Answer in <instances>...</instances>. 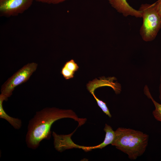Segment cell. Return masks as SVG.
Masks as SVG:
<instances>
[{
  "mask_svg": "<svg viewBox=\"0 0 161 161\" xmlns=\"http://www.w3.org/2000/svg\"><path fill=\"white\" fill-rule=\"evenodd\" d=\"M38 64L34 62L28 63L19 69L12 76L9 78L2 85L0 95L7 100L10 97L15 88L17 86L27 81L35 71Z\"/></svg>",
  "mask_w": 161,
  "mask_h": 161,
  "instance_id": "obj_4",
  "label": "cell"
},
{
  "mask_svg": "<svg viewBox=\"0 0 161 161\" xmlns=\"http://www.w3.org/2000/svg\"><path fill=\"white\" fill-rule=\"evenodd\" d=\"M95 99L98 106L102 109L103 112L109 117H112L109 109H108L106 103L102 100H100L95 95L94 93L92 94Z\"/></svg>",
  "mask_w": 161,
  "mask_h": 161,
  "instance_id": "obj_12",
  "label": "cell"
},
{
  "mask_svg": "<svg viewBox=\"0 0 161 161\" xmlns=\"http://www.w3.org/2000/svg\"><path fill=\"white\" fill-rule=\"evenodd\" d=\"M148 138V134L140 131L119 127L115 131L111 145L126 154L130 160H135L145 151Z\"/></svg>",
  "mask_w": 161,
  "mask_h": 161,
  "instance_id": "obj_2",
  "label": "cell"
},
{
  "mask_svg": "<svg viewBox=\"0 0 161 161\" xmlns=\"http://www.w3.org/2000/svg\"><path fill=\"white\" fill-rule=\"evenodd\" d=\"M109 4L118 12L127 17L131 16L136 18H142V13L130 6L127 0H108Z\"/></svg>",
  "mask_w": 161,
  "mask_h": 161,
  "instance_id": "obj_7",
  "label": "cell"
},
{
  "mask_svg": "<svg viewBox=\"0 0 161 161\" xmlns=\"http://www.w3.org/2000/svg\"><path fill=\"white\" fill-rule=\"evenodd\" d=\"M34 0H0V15L10 17L23 13L31 6Z\"/></svg>",
  "mask_w": 161,
  "mask_h": 161,
  "instance_id": "obj_5",
  "label": "cell"
},
{
  "mask_svg": "<svg viewBox=\"0 0 161 161\" xmlns=\"http://www.w3.org/2000/svg\"><path fill=\"white\" fill-rule=\"evenodd\" d=\"M64 118L73 119L78 122V126L83 125L86 121V118H79L72 110L45 108L37 112L29 122L26 136L27 146L35 149L38 148L41 141L49 139L53 124L56 121Z\"/></svg>",
  "mask_w": 161,
  "mask_h": 161,
  "instance_id": "obj_1",
  "label": "cell"
},
{
  "mask_svg": "<svg viewBox=\"0 0 161 161\" xmlns=\"http://www.w3.org/2000/svg\"><path fill=\"white\" fill-rule=\"evenodd\" d=\"M97 83L93 80L89 81L87 84V89L91 94L94 93L95 90L98 87L103 86H108L111 87L114 91L116 94H120L121 91L120 84L117 82H114L117 80L116 78L109 77L106 78L104 77L100 78V80L96 79Z\"/></svg>",
  "mask_w": 161,
  "mask_h": 161,
  "instance_id": "obj_6",
  "label": "cell"
},
{
  "mask_svg": "<svg viewBox=\"0 0 161 161\" xmlns=\"http://www.w3.org/2000/svg\"><path fill=\"white\" fill-rule=\"evenodd\" d=\"M154 4L156 11L161 18V0H158Z\"/></svg>",
  "mask_w": 161,
  "mask_h": 161,
  "instance_id": "obj_14",
  "label": "cell"
},
{
  "mask_svg": "<svg viewBox=\"0 0 161 161\" xmlns=\"http://www.w3.org/2000/svg\"></svg>",
  "mask_w": 161,
  "mask_h": 161,
  "instance_id": "obj_16",
  "label": "cell"
},
{
  "mask_svg": "<svg viewBox=\"0 0 161 161\" xmlns=\"http://www.w3.org/2000/svg\"><path fill=\"white\" fill-rule=\"evenodd\" d=\"M4 100V98L0 95V118L6 120L15 129H20L22 126L21 120L12 117L7 114L3 107L2 104Z\"/></svg>",
  "mask_w": 161,
  "mask_h": 161,
  "instance_id": "obj_9",
  "label": "cell"
},
{
  "mask_svg": "<svg viewBox=\"0 0 161 161\" xmlns=\"http://www.w3.org/2000/svg\"><path fill=\"white\" fill-rule=\"evenodd\" d=\"M79 66L74 60L71 59L66 62L62 67L61 74L66 80L74 77L75 72L78 71Z\"/></svg>",
  "mask_w": 161,
  "mask_h": 161,
  "instance_id": "obj_10",
  "label": "cell"
},
{
  "mask_svg": "<svg viewBox=\"0 0 161 161\" xmlns=\"http://www.w3.org/2000/svg\"><path fill=\"white\" fill-rule=\"evenodd\" d=\"M35 1L42 3L49 4H55L63 2L67 0H34Z\"/></svg>",
  "mask_w": 161,
  "mask_h": 161,
  "instance_id": "obj_13",
  "label": "cell"
},
{
  "mask_svg": "<svg viewBox=\"0 0 161 161\" xmlns=\"http://www.w3.org/2000/svg\"><path fill=\"white\" fill-rule=\"evenodd\" d=\"M143 19L140 33L145 41L154 40L161 28V18L157 13L154 3L142 4L139 8Z\"/></svg>",
  "mask_w": 161,
  "mask_h": 161,
  "instance_id": "obj_3",
  "label": "cell"
},
{
  "mask_svg": "<svg viewBox=\"0 0 161 161\" xmlns=\"http://www.w3.org/2000/svg\"><path fill=\"white\" fill-rule=\"evenodd\" d=\"M143 91L145 94L148 98L151 100L155 106V109L152 112L154 117L157 120L161 122V104L157 102L154 99L147 86H145Z\"/></svg>",
  "mask_w": 161,
  "mask_h": 161,
  "instance_id": "obj_11",
  "label": "cell"
},
{
  "mask_svg": "<svg viewBox=\"0 0 161 161\" xmlns=\"http://www.w3.org/2000/svg\"><path fill=\"white\" fill-rule=\"evenodd\" d=\"M104 130L106 132V135L103 142L96 146H87L88 151L94 149H102L109 144H111L114 139L115 131L113 130L110 126L107 124L105 125Z\"/></svg>",
  "mask_w": 161,
  "mask_h": 161,
  "instance_id": "obj_8",
  "label": "cell"
},
{
  "mask_svg": "<svg viewBox=\"0 0 161 161\" xmlns=\"http://www.w3.org/2000/svg\"><path fill=\"white\" fill-rule=\"evenodd\" d=\"M159 98L160 100L161 101V74L160 76V83L159 86Z\"/></svg>",
  "mask_w": 161,
  "mask_h": 161,
  "instance_id": "obj_15",
  "label": "cell"
}]
</instances>
